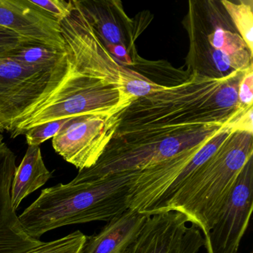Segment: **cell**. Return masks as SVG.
<instances>
[{"label":"cell","mask_w":253,"mask_h":253,"mask_svg":"<svg viewBox=\"0 0 253 253\" xmlns=\"http://www.w3.org/2000/svg\"><path fill=\"white\" fill-rule=\"evenodd\" d=\"M115 114L72 118L52 138L54 151L79 170L94 166L112 140L119 121Z\"/></svg>","instance_id":"6"},{"label":"cell","mask_w":253,"mask_h":253,"mask_svg":"<svg viewBox=\"0 0 253 253\" xmlns=\"http://www.w3.org/2000/svg\"><path fill=\"white\" fill-rule=\"evenodd\" d=\"M221 3L239 32L240 36L247 44L250 52L253 55V1L233 2L223 0Z\"/></svg>","instance_id":"16"},{"label":"cell","mask_w":253,"mask_h":253,"mask_svg":"<svg viewBox=\"0 0 253 253\" xmlns=\"http://www.w3.org/2000/svg\"><path fill=\"white\" fill-rule=\"evenodd\" d=\"M0 27L30 42L65 51L60 23L31 0H0Z\"/></svg>","instance_id":"9"},{"label":"cell","mask_w":253,"mask_h":253,"mask_svg":"<svg viewBox=\"0 0 253 253\" xmlns=\"http://www.w3.org/2000/svg\"><path fill=\"white\" fill-rule=\"evenodd\" d=\"M51 71L23 67L0 54V131L11 133L19 118L46 88Z\"/></svg>","instance_id":"8"},{"label":"cell","mask_w":253,"mask_h":253,"mask_svg":"<svg viewBox=\"0 0 253 253\" xmlns=\"http://www.w3.org/2000/svg\"><path fill=\"white\" fill-rule=\"evenodd\" d=\"M187 223L186 217L177 211L149 214L137 239L125 253H174Z\"/></svg>","instance_id":"11"},{"label":"cell","mask_w":253,"mask_h":253,"mask_svg":"<svg viewBox=\"0 0 253 253\" xmlns=\"http://www.w3.org/2000/svg\"><path fill=\"white\" fill-rule=\"evenodd\" d=\"M135 171L109 174L95 180L59 183L41 192L19 216L25 230L39 239L68 225L109 221L128 210V192Z\"/></svg>","instance_id":"3"},{"label":"cell","mask_w":253,"mask_h":253,"mask_svg":"<svg viewBox=\"0 0 253 253\" xmlns=\"http://www.w3.org/2000/svg\"><path fill=\"white\" fill-rule=\"evenodd\" d=\"M244 72L223 78L195 72L177 85L134 100L119 112L118 128L111 141L146 146L209 127H225L250 106L238 101Z\"/></svg>","instance_id":"2"},{"label":"cell","mask_w":253,"mask_h":253,"mask_svg":"<svg viewBox=\"0 0 253 253\" xmlns=\"http://www.w3.org/2000/svg\"><path fill=\"white\" fill-rule=\"evenodd\" d=\"M103 45L114 59H116L125 66H131L134 64L132 59L128 54V48L124 45L106 43L103 44Z\"/></svg>","instance_id":"23"},{"label":"cell","mask_w":253,"mask_h":253,"mask_svg":"<svg viewBox=\"0 0 253 253\" xmlns=\"http://www.w3.org/2000/svg\"><path fill=\"white\" fill-rule=\"evenodd\" d=\"M253 155V134L232 131L212 156L152 214L181 213L206 236Z\"/></svg>","instance_id":"4"},{"label":"cell","mask_w":253,"mask_h":253,"mask_svg":"<svg viewBox=\"0 0 253 253\" xmlns=\"http://www.w3.org/2000/svg\"><path fill=\"white\" fill-rule=\"evenodd\" d=\"M149 215L128 209L108 221L100 232L87 237L83 253H125L137 239Z\"/></svg>","instance_id":"12"},{"label":"cell","mask_w":253,"mask_h":253,"mask_svg":"<svg viewBox=\"0 0 253 253\" xmlns=\"http://www.w3.org/2000/svg\"><path fill=\"white\" fill-rule=\"evenodd\" d=\"M204 244V236L201 231L191 224L186 228L174 253H198Z\"/></svg>","instance_id":"19"},{"label":"cell","mask_w":253,"mask_h":253,"mask_svg":"<svg viewBox=\"0 0 253 253\" xmlns=\"http://www.w3.org/2000/svg\"></svg>","instance_id":"25"},{"label":"cell","mask_w":253,"mask_h":253,"mask_svg":"<svg viewBox=\"0 0 253 253\" xmlns=\"http://www.w3.org/2000/svg\"><path fill=\"white\" fill-rule=\"evenodd\" d=\"M224 128H201L146 146H128L110 141L97 163L90 168L79 170L73 180L85 181L109 174L146 169L201 142L211 140Z\"/></svg>","instance_id":"5"},{"label":"cell","mask_w":253,"mask_h":253,"mask_svg":"<svg viewBox=\"0 0 253 253\" xmlns=\"http://www.w3.org/2000/svg\"><path fill=\"white\" fill-rule=\"evenodd\" d=\"M2 140H3V135H2V133L0 131V143H2Z\"/></svg>","instance_id":"24"},{"label":"cell","mask_w":253,"mask_h":253,"mask_svg":"<svg viewBox=\"0 0 253 253\" xmlns=\"http://www.w3.org/2000/svg\"><path fill=\"white\" fill-rule=\"evenodd\" d=\"M24 41L27 40L20 38L14 32L0 27V54L16 48Z\"/></svg>","instance_id":"22"},{"label":"cell","mask_w":253,"mask_h":253,"mask_svg":"<svg viewBox=\"0 0 253 253\" xmlns=\"http://www.w3.org/2000/svg\"><path fill=\"white\" fill-rule=\"evenodd\" d=\"M31 2L42 11L49 14L57 22L60 23L70 14L72 9V1L66 2L64 0H41Z\"/></svg>","instance_id":"20"},{"label":"cell","mask_w":253,"mask_h":253,"mask_svg":"<svg viewBox=\"0 0 253 253\" xmlns=\"http://www.w3.org/2000/svg\"><path fill=\"white\" fill-rule=\"evenodd\" d=\"M253 161L250 160L204 237L207 253H238L253 210Z\"/></svg>","instance_id":"7"},{"label":"cell","mask_w":253,"mask_h":253,"mask_svg":"<svg viewBox=\"0 0 253 253\" xmlns=\"http://www.w3.org/2000/svg\"><path fill=\"white\" fill-rule=\"evenodd\" d=\"M70 119L57 120L29 128L24 134L28 145L39 146L48 139L53 138Z\"/></svg>","instance_id":"18"},{"label":"cell","mask_w":253,"mask_h":253,"mask_svg":"<svg viewBox=\"0 0 253 253\" xmlns=\"http://www.w3.org/2000/svg\"><path fill=\"white\" fill-rule=\"evenodd\" d=\"M51 177L52 173L45 167L40 146H29L13 179L11 198L14 210L16 211L23 199L44 186Z\"/></svg>","instance_id":"13"},{"label":"cell","mask_w":253,"mask_h":253,"mask_svg":"<svg viewBox=\"0 0 253 253\" xmlns=\"http://www.w3.org/2000/svg\"><path fill=\"white\" fill-rule=\"evenodd\" d=\"M64 52L65 51H58L51 47L27 41L2 54L26 69L51 71Z\"/></svg>","instance_id":"15"},{"label":"cell","mask_w":253,"mask_h":253,"mask_svg":"<svg viewBox=\"0 0 253 253\" xmlns=\"http://www.w3.org/2000/svg\"><path fill=\"white\" fill-rule=\"evenodd\" d=\"M208 41L213 49L227 57L232 70L245 72L253 67V55L238 34L217 27L208 35Z\"/></svg>","instance_id":"14"},{"label":"cell","mask_w":253,"mask_h":253,"mask_svg":"<svg viewBox=\"0 0 253 253\" xmlns=\"http://www.w3.org/2000/svg\"><path fill=\"white\" fill-rule=\"evenodd\" d=\"M238 101L244 106H253V66L244 72L238 89Z\"/></svg>","instance_id":"21"},{"label":"cell","mask_w":253,"mask_h":253,"mask_svg":"<svg viewBox=\"0 0 253 253\" xmlns=\"http://www.w3.org/2000/svg\"><path fill=\"white\" fill-rule=\"evenodd\" d=\"M16 155L6 143H0V253H24L43 244L31 236L20 223L11 204Z\"/></svg>","instance_id":"10"},{"label":"cell","mask_w":253,"mask_h":253,"mask_svg":"<svg viewBox=\"0 0 253 253\" xmlns=\"http://www.w3.org/2000/svg\"><path fill=\"white\" fill-rule=\"evenodd\" d=\"M60 22L65 52L38 100L14 124L11 137L45 123L88 114H115L143 76L120 65L94 32L79 1Z\"/></svg>","instance_id":"1"},{"label":"cell","mask_w":253,"mask_h":253,"mask_svg":"<svg viewBox=\"0 0 253 253\" xmlns=\"http://www.w3.org/2000/svg\"><path fill=\"white\" fill-rule=\"evenodd\" d=\"M86 241V235L77 230L59 239L44 242L24 253H83Z\"/></svg>","instance_id":"17"}]
</instances>
